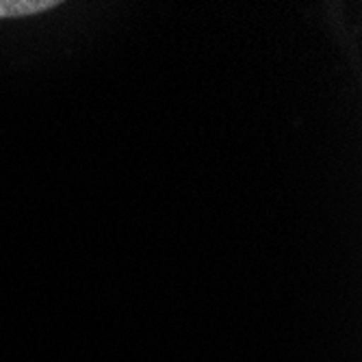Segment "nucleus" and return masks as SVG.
Returning <instances> with one entry per match:
<instances>
[{
	"label": "nucleus",
	"instance_id": "f257e3e1",
	"mask_svg": "<svg viewBox=\"0 0 362 362\" xmlns=\"http://www.w3.org/2000/svg\"><path fill=\"white\" fill-rule=\"evenodd\" d=\"M59 5V0H0V18H26Z\"/></svg>",
	"mask_w": 362,
	"mask_h": 362
}]
</instances>
